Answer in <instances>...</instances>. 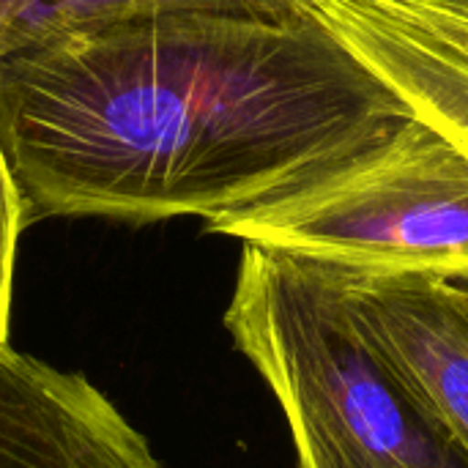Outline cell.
<instances>
[{
	"instance_id": "9",
	"label": "cell",
	"mask_w": 468,
	"mask_h": 468,
	"mask_svg": "<svg viewBox=\"0 0 468 468\" xmlns=\"http://www.w3.org/2000/svg\"><path fill=\"white\" fill-rule=\"evenodd\" d=\"M431 27L468 52V0H406Z\"/></svg>"
},
{
	"instance_id": "7",
	"label": "cell",
	"mask_w": 468,
	"mask_h": 468,
	"mask_svg": "<svg viewBox=\"0 0 468 468\" xmlns=\"http://www.w3.org/2000/svg\"><path fill=\"white\" fill-rule=\"evenodd\" d=\"M302 0H0V63L96 27L165 8L291 14Z\"/></svg>"
},
{
	"instance_id": "8",
	"label": "cell",
	"mask_w": 468,
	"mask_h": 468,
	"mask_svg": "<svg viewBox=\"0 0 468 468\" xmlns=\"http://www.w3.org/2000/svg\"><path fill=\"white\" fill-rule=\"evenodd\" d=\"M25 230L22 200L16 184L8 173L3 148H0V351L8 348V313H11V285H14V261L16 241Z\"/></svg>"
},
{
	"instance_id": "4",
	"label": "cell",
	"mask_w": 468,
	"mask_h": 468,
	"mask_svg": "<svg viewBox=\"0 0 468 468\" xmlns=\"http://www.w3.org/2000/svg\"><path fill=\"white\" fill-rule=\"evenodd\" d=\"M329 269L370 340L468 458L466 282L428 274Z\"/></svg>"
},
{
	"instance_id": "3",
	"label": "cell",
	"mask_w": 468,
	"mask_h": 468,
	"mask_svg": "<svg viewBox=\"0 0 468 468\" xmlns=\"http://www.w3.org/2000/svg\"><path fill=\"white\" fill-rule=\"evenodd\" d=\"M206 228L340 269L468 282V154L411 112L356 154Z\"/></svg>"
},
{
	"instance_id": "10",
	"label": "cell",
	"mask_w": 468,
	"mask_h": 468,
	"mask_svg": "<svg viewBox=\"0 0 468 468\" xmlns=\"http://www.w3.org/2000/svg\"><path fill=\"white\" fill-rule=\"evenodd\" d=\"M466 285H468V282H466Z\"/></svg>"
},
{
	"instance_id": "1",
	"label": "cell",
	"mask_w": 468,
	"mask_h": 468,
	"mask_svg": "<svg viewBox=\"0 0 468 468\" xmlns=\"http://www.w3.org/2000/svg\"><path fill=\"white\" fill-rule=\"evenodd\" d=\"M411 107L313 11L165 8L0 63L25 228L206 222L389 134Z\"/></svg>"
},
{
	"instance_id": "5",
	"label": "cell",
	"mask_w": 468,
	"mask_h": 468,
	"mask_svg": "<svg viewBox=\"0 0 468 468\" xmlns=\"http://www.w3.org/2000/svg\"><path fill=\"white\" fill-rule=\"evenodd\" d=\"M0 468H165L82 376L0 351Z\"/></svg>"
},
{
	"instance_id": "6",
	"label": "cell",
	"mask_w": 468,
	"mask_h": 468,
	"mask_svg": "<svg viewBox=\"0 0 468 468\" xmlns=\"http://www.w3.org/2000/svg\"><path fill=\"white\" fill-rule=\"evenodd\" d=\"M414 115L468 154V52L406 0H302Z\"/></svg>"
},
{
	"instance_id": "2",
	"label": "cell",
	"mask_w": 468,
	"mask_h": 468,
	"mask_svg": "<svg viewBox=\"0 0 468 468\" xmlns=\"http://www.w3.org/2000/svg\"><path fill=\"white\" fill-rule=\"evenodd\" d=\"M225 329L274 392L296 468H468L326 263L244 244Z\"/></svg>"
}]
</instances>
